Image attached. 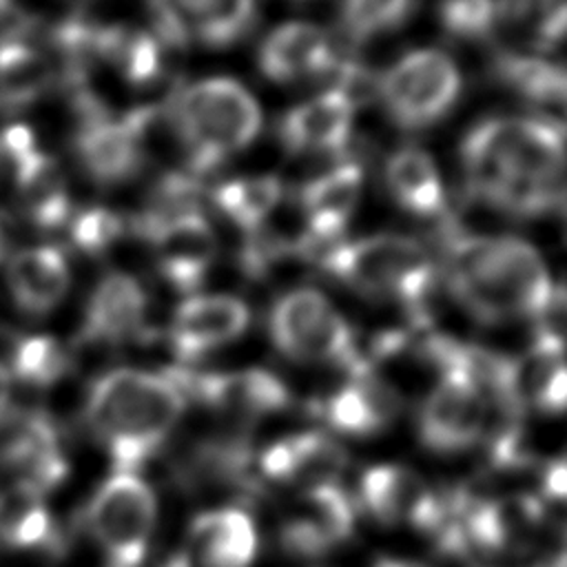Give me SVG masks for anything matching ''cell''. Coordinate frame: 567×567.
Instances as JSON below:
<instances>
[{
  "instance_id": "30",
  "label": "cell",
  "mask_w": 567,
  "mask_h": 567,
  "mask_svg": "<svg viewBox=\"0 0 567 567\" xmlns=\"http://www.w3.org/2000/svg\"><path fill=\"white\" fill-rule=\"evenodd\" d=\"M51 538L53 525L40 494L16 483L0 492V540L4 545L29 549Z\"/></svg>"
},
{
  "instance_id": "16",
  "label": "cell",
  "mask_w": 567,
  "mask_h": 567,
  "mask_svg": "<svg viewBox=\"0 0 567 567\" xmlns=\"http://www.w3.org/2000/svg\"><path fill=\"white\" fill-rule=\"evenodd\" d=\"M303 509L290 516L281 527V545L295 556H321L334 543L350 536L354 507L337 483L306 487Z\"/></svg>"
},
{
  "instance_id": "11",
  "label": "cell",
  "mask_w": 567,
  "mask_h": 567,
  "mask_svg": "<svg viewBox=\"0 0 567 567\" xmlns=\"http://www.w3.org/2000/svg\"><path fill=\"white\" fill-rule=\"evenodd\" d=\"M361 501L383 525L412 523L425 534H439L452 512V494H434L403 465H374L361 476Z\"/></svg>"
},
{
  "instance_id": "42",
  "label": "cell",
  "mask_w": 567,
  "mask_h": 567,
  "mask_svg": "<svg viewBox=\"0 0 567 567\" xmlns=\"http://www.w3.org/2000/svg\"><path fill=\"white\" fill-rule=\"evenodd\" d=\"M0 252H2V233H0Z\"/></svg>"
},
{
  "instance_id": "14",
  "label": "cell",
  "mask_w": 567,
  "mask_h": 567,
  "mask_svg": "<svg viewBox=\"0 0 567 567\" xmlns=\"http://www.w3.org/2000/svg\"><path fill=\"white\" fill-rule=\"evenodd\" d=\"M250 321L246 303L230 295H195L177 306L168 326L175 357L193 361L237 339Z\"/></svg>"
},
{
  "instance_id": "26",
  "label": "cell",
  "mask_w": 567,
  "mask_h": 567,
  "mask_svg": "<svg viewBox=\"0 0 567 567\" xmlns=\"http://www.w3.org/2000/svg\"><path fill=\"white\" fill-rule=\"evenodd\" d=\"M385 184L396 204L419 217L441 215L445 193L432 155L414 144L396 148L385 162Z\"/></svg>"
},
{
  "instance_id": "23",
  "label": "cell",
  "mask_w": 567,
  "mask_h": 567,
  "mask_svg": "<svg viewBox=\"0 0 567 567\" xmlns=\"http://www.w3.org/2000/svg\"><path fill=\"white\" fill-rule=\"evenodd\" d=\"M71 272L55 246L18 250L7 261V286L16 306L29 315L51 312L66 295Z\"/></svg>"
},
{
  "instance_id": "34",
  "label": "cell",
  "mask_w": 567,
  "mask_h": 567,
  "mask_svg": "<svg viewBox=\"0 0 567 567\" xmlns=\"http://www.w3.org/2000/svg\"><path fill=\"white\" fill-rule=\"evenodd\" d=\"M295 474L292 481H303L306 487L334 483L346 467V452L339 443L319 432H303L290 436Z\"/></svg>"
},
{
  "instance_id": "10",
  "label": "cell",
  "mask_w": 567,
  "mask_h": 567,
  "mask_svg": "<svg viewBox=\"0 0 567 567\" xmlns=\"http://www.w3.org/2000/svg\"><path fill=\"white\" fill-rule=\"evenodd\" d=\"M155 35L171 49L228 47L255 22V0H148Z\"/></svg>"
},
{
  "instance_id": "13",
  "label": "cell",
  "mask_w": 567,
  "mask_h": 567,
  "mask_svg": "<svg viewBox=\"0 0 567 567\" xmlns=\"http://www.w3.org/2000/svg\"><path fill=\"white\" fill-rule=\"evenodd\" d=\"M489 405L458 377H441L421 408L419 434L425 447L450 454L478 441Z\"/></svg>"
},
{
  "instance_id": "24",
  "label": "cell",
  "mask_w": 567,
  "mask_h": 567,
  "mask_svg": "<svg viewBox=\"0 0 567 567\" xmlns=\"http://www.w3.org/2000/svg\"><path fill=\"white\" fill-rule=\"evenodd\" d=\"M363 186L361 166L341 162L323 175L312 177L299 193L301 210L308 219V233L343 237L346 221L350 219Z\"/></svg>"
},
{
  "instance_id": "25",
  "label": "cell",
  "mask_w": 567,
  "mask_h": 567,
  "mask_svg": "<svg viewBox=\"0 0 567 567\" xmlns=\"http://www.w3.org/2000/svg\"><path fill=\"white\" fill-rule=\"evenodd\" d=\"M396 412V392L372 370L352 374L350 383L334 392L323 408L328 423L346 434H372L385 427Z\"/></svg>"
},
{
  "instance_id": "18",
  "label": "cell",
  "mask_w": 567,
  "mask_h": 567,
  "mask_svg": "<svg viewBox=\"0 0 567 567\" xmlns=\"http://www.w3.org/2000/svg\"><path fill=\"white\" fill-rule=\"evenodd\" d=\"M146 292L128 272H106L93 288L80 339L86 343H122L144 334Z\"/></svg>"
},
{
  "instance_id": "4",
  "label": "cell",
  "mask_w": 567,
  "mask_h": 567,
  "mask_svg": "<svg viewBox=\"0 0 567 567\" xmlns=\"http://www.w3.org/2000/svg\"><path fill=\"white\" fill-rule=\"evenodd\" d=\"M166 109L186 148L188 171L197 177L244 151L261 128L257 100L230 78H206L184 86L171 95Z\"/></svg>"
},
{
  "instance_id": "37",
  "label": "cell",
  "mask_w": 567,
  "mask_h": 567,
  "mask_svg": "<svg viewBox=\"0 0 567 567\" xmlns=\"http://www.w3.org/2000/svg\"><path fill=\"white\" fill-rule=\"evenodd\" d=\"M295 252V241L279 237L266 228L246 233V241L239 248V266L246 277L264 279L284 257Z\"/></svg>"
},
{
  "instance_id": "38",
  "label": "cell",
  "mask_w": 567,
  "mask_h": 567,
  "mask_svg": "<svg viewBox=\"0 0 567 567\" xmlns=\"http://www.w3.org/2000/svg\"><path fill=\"white\" fill-rule=\"evenodd\" d=\"M545 494L554 501H563L567 494V470H565V461L558 458L554 461L547 472H545Z\"/></svg>"
},
{
  "instance_id": "21",
  "label": "cell",
  "mask_w": 567,
  "mask_h": 567,
  "mask_svg": "<svg viewBox=\"0 0 567 567\" xmlns=\"http://www.w3.org/2000/svg\"><path fill=\"white\" fill-rule=\"evenodd\" d=\"M259 71L272 82H295L330 73L337 62L330 38L310 22H288L270 31L259 47Z\"/></svg>"
},
{
  "instance_id": "20",
  "label": "cell",
  "mask_w": 567,
  "mask_h": 567,
  "mask_svg": "<svg viewBox=\"0 0 567 567\" xmlns=\"http://www.w3.org/2000/svg\"><path fill=\"white\" fill-rule=\"evenodd\" d=\"M354 109L334 91H326L290 109L279 122L281 146L290 155L339 153L350 140Z\"/></svg>"
},
{
  "instance_id": "3",
  "label": "cell",
  "mask_w": 567,
  "mask_h": 567,
  "mask_svg": "<svg viewBox=\"0 0 567 567\" xmlns=\"http://www.w3.org/2000/svg\"><path fill=\"white\" fill-rule=\"evenodd\" d=\"M186 399L166 374L117 368L97 377L86 396V423L106 445L115 472L135 470L166 441Z\"/></svg>"
},
{
  "instance_id": "17",
  "label": "cell",
  "mask_w": 567,
  "mask_h": 567,
  "mask_svg": "<svg viewBox=\"0 0 567 567\" xmlns=\"http://www.w3.org/2000/svg\"><path fill=\"white\" fill-rule=\"evenodd\" d=\"M257 554L252 518L237 507L199 514L190 525V547L166 567H250Z\"/></svg>"
},
{
  "instance_id": "1",
  "label": "cell",
  "mask_w": 567,
  "mask_h": 567,
  "mask_svg": "<svg viewBox=\"0 0 567 567\" xmlns=\"http://www.w3.org/2000/svg\"><path fill=\"white\" fill-rule=\"evenodd\" d=\"M563 126L540 117L481 120L461 144L470 193L516 217L563 208Z\"/></svg>"
},
{
  "instance_id": "33",
  "label": "cell",
  "mask_w": 567,
  "mask_h": 567,
  "mask_svg": "<svg viewBox=\"0 0 567 567\" xmlns=\"http://www.w3.org/2000/svg\"><path fill=\"white\" fill-rule=\"evenodd\" d=\"M410 7L412 0H341L343 33L352 44H361L399 27L408 18Z\"/></svg>"
},
{
  "instance_id": "12",
  "label": "cell",
  "mask_w": 567,
  "mask_h": 567,
  "mask_svg": "<svg viewBox=\"0 0 567 567\" xmlns=\"http://www.w3.org/2000/svg\"><path fill=\"white\" fill-rule=\"evenodd\" d=\"M182 396H193L215 410L244 419L281 412L290 403L286 383L268 370L248 368L239 372H193L184 368L168 370Z\"/></svg>"
},
{
  "instance_id": "29",
  "label": "cell",
  "mask_w": 567,
  "mask_h": 567,
  "mask_svg": "<svg viewBox=\"0 0 567 567\" xmlns=\"http://www.w3.org/2000/svg\"><path fill=\"white\" fill-rule=\"evenodd\" d=\"M492 71L498 82L534 104L563 106L565 102V71L545 58L503 51L494 58Z\"/></svg>"
},
{
  "instance_id": "2",
  "label": "cell",
  "mask_w": 567,
  "mask_h": 567,
  "mask_svg": "<svg viewBox=\"0 0 567 567\" xmlns=\"http://www.w3.org/2000/svg\"><path fill=\"white\" fill-rule=\"evenodd\" d=\"M443 272L452 297L483 323L532 319L554 290L536 248L509 235H450Z\"/></svg>"
},
{
  "instance_id": "9",
  "label": "cell",
  "mask_w": 567,
  "mask_h": 567,
  "mask_svg": "<svg viewBox=\"0 0 567 567\" xmlns=\"http://www.w3.org/2000/svg\"><path fill=\"white\" fill-rule=\"evenodd\" d=\"M157 516L151 487L131 472H115L100 485L86 509L89 532L106 551L111 567L144 560Z\"/></svg>"
},
{
  "instance_id": "28",
  "label": "cell",
  "mask_w": 567,
  "mask_h": 567,
  "mask_svg": "<svg viewBox=\"0 0 567 567\" xmlns=\"http://www.w3.org/2000/svg\"><path fill=\"white\" fill-rule=\"evenodd\" d=\"M281 195L284 186L275 175H252L215 186L210 190V202L244 233H252L264 228Z\"/></svg>"
},
{
  "instance_id": "27",
  "label": "cell",
  "mask_w": 567,
  "mask_h": 567,
  "mask_svg": "<svg viewBox=\"0 0 567 567\" xmlns=\"http://www.w3.org/2000/svg\"><path fill=\"white\" fill-rule=\"evenodd\" d=\"M53 62L22 40L0 42V109L18 111L40 100L53 84Z\"/></svg>"
},
{
  "instance_id": "7",
  "label": "cell",
  "mask_w": 567,
  "mask_h": 567,
  "mask_svg": "<svg viewBox=\"0 0 567 567\" xmlns=\"http://www.w3.org/2000/svg\"><path fill=\"white\" fill-rule=\"evenodd\" d=\"M270 339L295 361H330L343 368L354 354V330L332 301L315 288L281 295L268 317Z\"/></svg>"
},
{
  "instance_id": "36",
  "label": "cell",
  "mask_w": 567,
  "mask_h": 567,
  "mask_svg": "<svg viewBox=\"0 0 567 567\" xmlns=\"http://www.w3.org/2000/svg\"><path fill=\"white\" fill-rule=\"evenodd\" d=\"M124 217L104 206L86 208L78 215H71L69 219L71 241L89 255H100L109 250L124 235Z\"/></svg>"
},
{
  "instance_id": "5",
  "label": "cell",
  "mask_w": 567,
  "mask_h": 567,
  "mask_svg": "<svg viewBox=\"0 0 567 567\" xmlns=\"http://www.w3.org/2000/svg\"><path fill=\"white\" fill-rule=\"evenodd\" d=\"M323 270L368 299L401 301L416 323L427 317L434 264L412 237L381 233L343 241Z\"/></svg>"
},
{
  "instance_id": "8",
  "label": "cell",
  "mask_w": 567,
  "mask_h": 567,
  "mask_svg": "<svg viewBox=\"0 0 567 567\" xmlns=\"http://www.w3.org/2000/svg\"><path fill=\"white\" fill-rule=\"evenodd\" d=\"M75 106L80 124L73 146L86 175L102 186L133 177L144 164V135L153 120V109L140 106L113 117L89 91L78 93Z\"/></svg>"
},
{
  "instance_id": "31",
  "label": "cell",
  "mask_w": 567,
  "mask_h": 567,
  "mask_svg": "<svg viewBox=\"0 0 567 567\" xmlns=\"http://www.w3.org/2000/svg\"><path fill=\"white\" fill-rule=\"evenodd\" d=\"M71 357L64 346L49 334H31L16 341L11 372L31 385H53L69 370Z\"/></svg>"
},
{
  "instance_id": "19",
  "label": "cell",
  "mask_w": 567,
  "mask_h": 567,
  "mask_svg": "<svg viewBox=\"0 0 567 567\" xmlns=\"http://www.w3.org/2000/svg\"><path fill=\"white\" fill-rule=\"evenodd\" d=\"M16 474V485L47 494L66 476V458L49 416L33 412L20 419L0 454Z\"/></svg>"
},
{
  "instance_id": "22",
  "label": "cell",
  "mask_w": 567,
  "mask_h": 567,
  "mask_svg": "<svg viewBox=\"0 0 567 567\" xmlns=\"http://www.w3.org/2000/svg\"><path fill=\"white\" fill-rule=\"evenodd\" d=\"M0 159L9 162L20 204L35 226L53 230L69 224L71 199L64 175L53 157L33 146L18 157Z\"/></svg>"
},
{
  "instance_id": "6",
  "label": "cell",
  "mask_w": 567,
  "mask_h": 567,
  "mask_svg": "<svg viewBox=\"0 0 567 567\" xmlns=\"http://www.w3.org/2000/svg\"><path fill=\"white\" fill-rule=\"evenodd\" d=\"M458 93V69L436 49L405 53L377 80L385 113L396 126L410 131L436 124L454 106Z\"/></svg>"
},
{
  "instance_id": "35",
  "label": "cell",
  "mask_w": 567,
  "mask_h": 567,
  "mask_svg": "<svg viewBox=\"0 0 567 567\" xmlns=\"http://www.w3.org/2000/svg\"><path fill=\"white\" fill-rule=\"evenodd\" d=\"M505 18V0H441L439 20L447 35L478 40L496 31Z\"/></svg>"
},
{
  "instance_id": "40",
  "label": "cell",
  "mask_w": 567,
  "mask_h": 567,
  "mask_svg": "<svg viewBox=\"0 0 567 567\" xmlns=\"http://www.w3.org/2000/svg\"><path fill=\"white\" fill-rule=\"evenodd\" d=\"M374 567H425V565L412 563V560H399V558H379Z\"/></svg>"
},
{
  "instance_id": "32",
  "label": "cell",
  "mask_w": 567,
  "mask_h": 567,
  "mask_svg": "<svg viewBox=\"0 0 567 567\" xmlns=\"http://www.w3.org/2000/svg\"><path fill=\"white\" fill-rule=\"evenodd\" d=\"M565 0H505L503 22L523 29L529 44L551 51L565 35Z\"/></svg>"
},
{
  "instance_id": "15",
  "label": "cell",
  "mask_w": 567,
  "mask_h": 567,
  "mask_svg": "<svg viewBox=\"0 0 567 567\" xmlns=\"http://www.w3.org/2000/svg\"><path fill=\"white\" fill-rule=\"evenodd\" d=\"M162 277L177 290H195L213 266L217 241L204 213L173 217L144 237Z\"/></svg>"
},
{
  "instance_id": "41",
  "label": "cell",
  "mask_w": 567,
  "mask_h": 567,
  "mask_svg": "<svg viewBox=\"0 0 567 567\" xmlns=\"http://www.w3.org/2000/svg\"><path fill=\"white\" fill-rule=\"evenodd\" d=\"M11 4V0H0V13Z\"/></svg>"
},
{
  "instance_id": "39",
  "label": "cell",
  "mask_w": 567,
  "mask_h": 567,
  "mask_svg": "<svg viewBox=\"0 0 567 567\" xmlns=\"http://www.w3.org/2000/svg\"><path fill=\"white\" fill-rule=\"evenodd\" d=\"M9 401H11V374L4 365H0V421L9 410Z\"/></svg>"
}]
</instances>
